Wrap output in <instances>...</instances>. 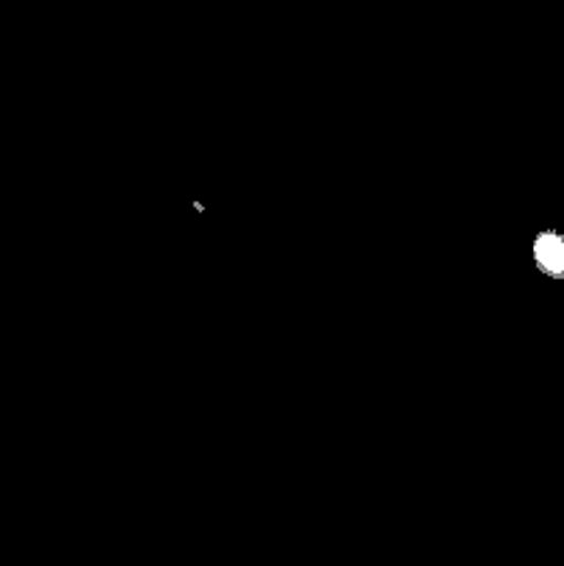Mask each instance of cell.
<instances>
[{
  "instance_id": "6da1fadb",
  "label": "cell",
  "mask_w": 564,
  "mask_h": 566,
  "mask_svg": "<svg viewBox=\"0 0 564 566\" xmlns=\"http://www.w3.org/2000/svg\"><path fill=\"white\" fill-rule=\"evenodd\" d=\"M534 260L542 274L564 280V235L551 230L540 232L534 241Z\"/></svg>"
}]
</instances>
